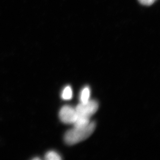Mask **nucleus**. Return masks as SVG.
<instances>
[{"label": "nucleus", "instance_id": "1", "mask_svg": "<svg viewBox=\"0 0 160 160\" xmlns=\"http://www.w3.org/2000/svg\"><path fill=\"white\" fill-rule=\"evenodd\" d=\"M96 123L94 122H91L83 127H74L65 133V142L69 145L77 144L89 138L94 131Z\"/></svg>", "mask_w": 160, "mask_h": 160}, {"label": "nucleus", "instance_id": "2", "mask_svg": "<svg viewBox=\"0 0 160 160\" xmlns=\"http://www.w3.org/2000/svg\"><path fill=\"white\" fill-rule=\"evenodd\" d=\"M98 103L95 100H90L86 103H80L75 109L77 117L90 119L92 116L97 111Z\"/></svg>", "mask_w": 160, "mask_h": 160}, {"label": "nucleus", "instance_id": "3", "mask_svg": "<svg viewBox=\"0 0 160 160\" xmlns=\"http://www.w3.org/2000/svg\"><path fill=\"white\" fill-rule=\"evenodd\" d=\"M59 116L62 122L73 124L77 118V114L75 108L69 106H65L60 109Z\"/></svg>", "mask_w": 160, "mask_h": 160}, {"label": "nucleus", "instance_id": "4", "mask_svg": "<svg viewBox=\"0 0 160 160\" xmlns=\"http://www.w3.org/2000/svg\"><path fill=\"white\" fill-rule=\"evenodd\" d=\"M91 90L89 86H85L81 90L80 93V101L81 103H86L90 100Z\"/></svg>", "mask_w": 160, "mask_h": 160}, {"label": "nucleus", "instance_id": "5", "mask_svg": "<svg viewBox=\"0 0 160 160\" xmlns=\"http://www.w3.org/2000/svg\"><path fill=\"white\" fill-rule=\"evenodd\" d=\"M61 97L63 100H69L72 97V90L70 86H66L63 89L61 94Z\"/></svg>", "mask_w": 160, "mask_h": 160}, {"label": "nucleus", "instance_id": "6", "mask_svg": "<svg viewBox=\"0 0 160 160\" xmlns=\"http://www.w3.org/2000/svg\"><path fill=\"white\" fill-rule=\"evenodd\" d=\"M45 159L47 160H61V157L57 152L53 151H49L46 153L45 155Z\"/></svg>", "mask_w": 160, "mask_h": 160}, {"label": "nucleus", "instance_id": "7", "mask_svg": "<svg viewBox=\"0 0 160 160\" xmlns=\"http://www.w3.org/2000/svg\"><path fill=\"white\" fill-rule=\"evenodd\" d=\"M141 4L145 6H150L156 0H138Z\"/></svg>", "mask_w": 160, "mask_h": 160}, {"label": "nucleus", "instance_id": "8", "mask_svg": "<svg viewBox=\"0 0 160 160\" xmlns=\"http://www.w3.org/2000/svg\"><path fill=\"white\" fill-rule=\"evenodd\" d=\"M34 160H40V159L39 158H34V159H33Z\"/></svg>", "mask_w": 160, "mask_h": 160}]
</instances>
